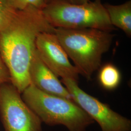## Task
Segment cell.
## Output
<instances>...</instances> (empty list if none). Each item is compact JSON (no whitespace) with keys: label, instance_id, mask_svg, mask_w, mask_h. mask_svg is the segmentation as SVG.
<instances>
[{"label":"cell","instance_id":"cell-7","mask_svg":"<svg viewBox=\"0 0 131 131\" xmlns=\"http://www.w3.org/2000/svg\"><path fill=\"white\" fill-rule=\"evenodd\" d=\"M36 46L42 61L57 77L78 82L79 72L70 63L55 33L39 34L36 39Z\"/></svg>","mask_w":131,"mask_h":131},{"label":"cell","instance_id":"cell-4","mask_svg":"<svg viewBox=\"0 0 131 131\" xmlns=\"http://www.w3.org/2000/svg\"><path fill=\"white\" fill-rule=\"evenodd\" d=\"M48 23L54 28L96 29L111 32V24L102 0L75 4L68 0H50L42 10Z\"/></svg>","mask_w":131,"mask_h":131},{"label":"cell","instance_id":"cell-8","mask_svg":"<svg viewBox=\"0 0 131 131\" xmlns=\"http://www.w3.org/2000/svg\"><path fill=\"white\" fill-rule=\"evenodd\" d=\"M31 84L49 94L72 100L69 91L57 77L42 61L36 49L29 69Z\"/></svg>","mask_w":131,"mask_h":131},{"label":"cell","instance_id":"cell-12","mask_svg":"<svg viewBox=\"0 0 131 131\" xmlns=\"http://www.w3.org/2000/svg\"><path fill=\"white\" fill-rule=\"evenodd\" d=\"M7 83H11L9 73L0 56V86Z\"/></svg>","mask_w":131,"mask_h":131},{"label":"cell","instance_id":"cell-5","mask_svg":"<svg viewBox=\"0 0 131 131\" xmlns=\"http://www.w3.org/2000/svg\"><path fill=\"white\" fill-rule=\"evenodd\" d=\"M0 117L5 131H42V122L11 83L0 86Z\"/></svg>","mask_w":131,"mask_h":131},{"label":"cell","instance_id":"cell-14","mask_svg":"<svg viewBox=\"0 0 131 131\" xmlns=\"http://www.w3.org/2000/svg\"><path fill=\"white\" fill-rule=\"evenodd\" d=\"M70 2L75 4H84L89 2V0H68Z\"/></svg>","mask_w":131,"mask_h":131},{"label":"cell","instance_id":"cell-9","mask_svg":"<svg viewBox=\"0 0 131 131\" xmlns=\"http://www.w3.org/2000/svg\"><path fill=\"white\" fill-rule=\"evenodd\" d=\"M113 26L117 27L131 36V1L119 5L103 4Z\"/></svg>","mask_w":131,"mask_h":131},{"label":"cell","instance_id":"cell-10","mask_svg":"<svg viewBox=\"0 0 131 131\" xmlns=\"http://www.w3.org/2000/svg\"><path fill=\"white\" fill-rule=\"evenodd\" d=\"M99 70V83L103 89L111 91L117 88L121 83L122 74L116 66L108 63L101 66Z\"/></svg>","mask_w":131,"mask_h":131},{"label":"cell","instance_id":"cell-2","mask_svg":"<svg viewBox=\"0 0 131 131\" xmlns=\"http://www.w3.org/2000/svg\"><path fill=\"white\" fill-rule=\"evenodd\" d=\"M54 33L80 74L88 80L101 67L114 37L111 32L92 28H57Z\"/></svg>","mask_w":131,"mask_h":131},{"label":"cell","instance_id":"cell-6","mask_svg":"<svg viewBox=\"0 0 131 131\" xmlns=\"http://www.w3.org/2000/svg\"><path fill=\"white\" fill-rule=\"evenodd\" d=\"M61 82L69 91L72 101L98 123L102 131H131L129 119L86 93L79 86L78 82L66 79H61Z\"/></svg>","mask_w":131,"mask_h":131},{"label":"cell","instance_id":"cell-11","mask_svg":"<svg viewBox=\"0 0 131 131\" xmlns=\"http://www.w3.org/2000/svg\"><path fill=\"white\" fill-rule=\"evenodd\" d=\"M7 2L11 8L18 10L25 9L30 6L42 10L46 5L45 0H7Z\"/></svg>","mask_w":131,"mask_h":131},{"label":"cell","instance_id":"cell-3","mask_svg":"<svg viewBox=\"0 0 131 131\" xmlns=\"http://www.w3.org/2000/svg\"><path fill=\"white\" fill-rule=\"evenodd\" d=\"M21 96L28 107L48 125H62L69 131H85L94 122L72 100L45 93L32 84Z\"/></svg>","mask_w":131,"mask_h":131},{"label":"cell","instance_id":"cell-1","mask_svg":"<svg viewBox=\"0 0 131 131\" xmlns=\"http://www.w3.org/2000/svg\"><path fill=\"white\" fill-rule=\"evenodd\" d=\"M54 31L41 10L30 6L9 11L0 28V56L8 70L11 83L20 93L31 84L29 69L38 35Z\"/></svg>","mask_w":131,"mask_h":131},{"label":"cell","instance_id":"cell-13","mask_svg":"<svg viewBox=\"0 0 131 131\" xmlns=\"http://www.w3.org/2000/svg\"><path fill=\"white\" fill-rule=\"evenodd\" d=\"M11 8L7 0H0V28Z\"/></svg>","mask_w":131,"mask_h":131},{"label":"cell","instance_id":"cell-15","mask_svg":"<svg viewBox=\"0 0 131 131\" xmlns=\"http://www.w3.org/2000/svg\"><path fill=\"white\" fill-rule=\"evenodd\" d=\"M45 2H46V3L47 4V3H48V2H49V1H50V0H45Z\"/></svg>","mask_w":131,"mask_h":131}]
</instances>
